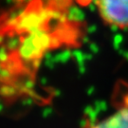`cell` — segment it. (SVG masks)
Returning <instances> with one entry per match:
<instances>
[{
	"instance_id": "obj_2",
	"label": "cell",
	"mask_w": 128,
	"mask_h": 128,
	"mask_svg": "<svg viewBox=\"0 0 128 128\" xmlns=\"http://www.w3.org/2000/svg\"><path fill=\"white\" fill-rule=\"evenodd\" d=\"M99 15L106 25L128 28V0H96Z\"/></svg>"
},
{
	"instance_id": "obj_1",
	"label": "cell",
	"mask_w": 128,
	"mask_h": 128,
	"mask_svg": "<svg viewBox=\"0 0 128 128\" xmlns=\"http://www.w3.org/2000/svg\"><path fill=\"white\" fill-rule=\"evenodd\" d=\"M52 44L28 6L0 15V96L17 100L33 95L36 72Z\"/></svg>"
},
{
	"instance_id": "obj_3",
	"label": "cell",
	"mask_w": 128,
	"mask_h": 128,
	"mask_svg": "<svg viewBox=\"0 0 128 128\" xmlns=\"http://www.w3.org/2000/svg\"><path fill=\"white\" fill-rule=\"evenodd\" d=\"M84 128H128V107H122L107 118L86 124Z\"/></svg>"
}]
</instances>
